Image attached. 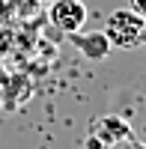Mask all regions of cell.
<instances>
[{
	"mask_svg": "<svg viewBox=\"0 0 146 149\" xmlns=\"http://www.w3.org/2000/svg\"><path fill=\"white\" fill-rule=\"evenodd\" d=\"M104 39L111 48H137L146 45V18L134 9H113L104 21Z\"/></svg>",
	"mask_w": 146,
	"mask_h": 149,
	"instance_id": "1",
	"label": "cell"
},
{
	"mask_svg": "<svg viewBox=\"0 0 146 149\" xmlns=\"http://www.w3.org/2000/svg\"><path fill=\"white\" fill-rule=\"evenodd\" d=\"M90 137H95L102 146H116L131 137V125L125 116H116V113H107V116H95L90 122Z\"/></svg>",
	"mask_w": 146,
	"mask_h": 149,
	"instance_id": "2",
	"label": "cell"
},
{
	"mask_svg": "<svg viewBox=\"0 0 146 149\" xmlns=\"http://www.w3.org/2000/svg\"><path fill=\"white\" fill-rule=\"evenodd\" d=\"M51 24L63 33H78L87 24V6L81 0H54L51 3Z\"/></svg>",
	"mask_w": 146,
	"mask_h": 149,
	"instance_id": "3",
	"label": "cell"
},
{
	"mask_svg": "<svg viewBox=\"0 0 146 149\" xmlns=\"http://www.w3.org/2000/svg\"><path fill=\"white\" fill-rule=\"evenodd\" d=\"M72 45L78 48V51H83V57H90V60H104L107 51H111V42L104 39V33L102 30H95V33H66Z\"/></svg>",
	"mask_w": 146,
	"mask_h": 149,
	"instance_id": "4",
	"label": "cell"
},
{
	"mask_svg": "<svg viewBox=\"0 0 146 149\" xmlns=\"http://www.w3.org/2000/svg\"><path fill=\"white\" fill-rule=\"evenodd\" d=\"M116 149H146V143H143V140H134V137H128V140H122V143H116Z\"/></svg>",
	"mask_w": 146,
	"mask_h": 149,
	"instance_id": "5",
	"label": "cell"
},
{
	"mask_svg": "<svg viewBox=\"0 0 146 149\" xmlns=\"http://www.w3.org/2000/svg\"><path fill=\"white\" fill-rule=\"evenodd\" d=\"M134 12H140V15L146 18V0H134Z\"/></svg>",
	"mask_w": 146,
	"mask_h": 149,
	"instance_id": "6",
	"label": "cell"
},
{
	"mask_svg": "<svg viewBox=\"0 0 146 149\" xmlns=\"http://www.w3.org/2000/svg\"><path fill=\"white\" fill-rule=\"evenodd\" d=\"M102 149H107V146H102Z\"/></svg>",
	"mask_w": 146,
	"mask_h": 149,
	"instance_id": "7",
	"label": "cell"
}]
</instances>
